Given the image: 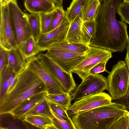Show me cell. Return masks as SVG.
I'll use <instances>...</instances> for the list:
<instances>
[{"mask_svg": "<svg viewBox=\"0 0 129 129\" xmlns=\"http://www.w3.org/2000/svg\"><path fill=\"white\" fill-rule=\"evenodd\" d=\"M123 0H103L95 19L97 26L90 46L103 48L112 52H122L129 42L126 23L116 18Z\"/></svg>", "mask_w": 129, "mask_h": 129, "instance_id": "6da1fadb", "label": "cell"}, {"mask_svg": "<svg viewBox=\"0 0 129 129\" xmlns=\"http://www.w3.org/2000/svg\"><path fill=\"white\" fill-rule=\"evenodd\" d=\"M45 91L43 82L26 66L17 74L15 84L0 101V115L11 114L24 101Z\"/></svg>", "mask_w": 129, "mask_h": 129, "instance_id": "7a4b0ae2", "label": "cell"}, {"mask_svg": "<svg viewBox=\"0 0 129 129\" xmlns=\"http://www.w3.org/2000/svg\"><path fill=\"white\" fill-rule=\"evenodd\" d=\"M128 111L122 105L112 102L73 115L71 118L77 129H110Z\"/></svg>", "mask_w": 129, "mask_h": 129, "instance_id": "3957f363", "label": "cell"}, {"mask_svg": "<svg viewBox=\"0 0 129 129\" xmlns=\"http://www.w3.org/2000/svg\"><path fill=\"white\" fill-rule=\"evenodd\" d=\"M108 73L107 90L112 100L123 97L126 94L129 88V73L125 61H118Z\"/></svg>", "mask_w": 129, "mask_h": 129, "instance_id": "277c9868", "label": "cell"}, {"mask_svg": "<svg viewBox=\"0 0 129 129\" xmlns=\"http://www.w3.org/2000/svg\"><path fill=\"white\" fill-rule=\"evenodd\" d=\"M8 6L10 21L18 46L32 36L27 14L19 8L16 0H12Z\"/></svg>", "mask_w": 129, "mask_h": 129, "instance_id": "5b68a950", "label": "cell"}, {"mask_svg": "<svg viewBox=\"0 0 129 129\" xmlns=\"http://www.w3.org/2000/svg\"><path fill=\"white\" fill-rule=\"evenodd\" d=\"M112 57L111 52L103 48L90 46L86 52L85 58L72 72L76 74L82 81L83 80L89 75L90 70L94 66L101 62L108 61Z\"/></svg>", "mask_w": 129, "mask_h": 129, "instance_id": "8992f818", "label": "cell"}, {"mask_svg": "<svg viewBox=\"0 0 129 129\" xmlns=\"http://www.w3.org/2000/svg\"><path fill=\"white\" fill-rule=\"evenodd\" d=\"M36 56L64 92L70 93L74 91L76 85L72 73L65 71L45 53H40Z\"/></svg>", "mask_w": 129, "mask_h": 129, "instance_id": "52a82bcc", "label": "cell"}, {"mask_svg": "<svg viewBox=\"0 0 129 129\" xmlns=\"http://www.w3.org/2000/svg\"><path fill=\"white\" fill-rule=\"evenodd\" d=\"M107 78L101 74L89 75L76 87L72 93V101H75L89 95L107 90Z\"/></svg>", "mask_w": 129, "mask_h": 129, "instance_id": "ba28073f", "label": "cell"}, {"mask_svg": "<svg viewBox=\"0 0 129 129\" xmlns=\"http://www.w3.org/2000/svg\"><path fill=\"white\" fill-rule=\"evenodd\" d=\"M110 95L103 92L87 96L75 101L67 110L70 117L77 115L112 102Z\"/></svg>", "mask_w": 129, "mask_h": 129, "instance_id": "9c48e42d", "label": "cell"}, {"mask_svg": "<svg viewBox=\"0 0 129 129\" xmlns=\"http://www.w3.org/2000/svg\"><path fill=\"white\" fill-rule=\"evenodd\" d=\"M27 67L42 81L47 94H59L65 92L36 55L27 59Z\"/></svg>", "mask_w": 129, "mask_h": 129, "instance_id": "30bf717a", "label": "cell"}, {"mask_svg": "<svg viewBox=\"0 0 129 129\" xmlns=\"http://www.w3.org/2000/svg\"><path fill=\"white\" fill-rule=\"evenodd\" d=\"M45 53L68 73H72L74 69L86 56V52L81 53L53 49L47 50Z\"/></svg>", "mask_w": 129, "mask_h": 129, "instance_id": "8fae6325", "label": "cell"}, {"mask_svg": "<svg viewBox=\"0 0 129 129\" xmlns=\"http://www.w3.org/2000/svg\"><path fill=\"white\" fill-rule=\"evenodd\" d=\"M0 45L8 51L17 46L10 21L8 5L0 6Z\"/></svg>", "mask_w": 129, "mask_h": 129, "instance_id": "7c38bea8", "label": "cell"}, {"mask_svg": "<svg viewBox=\"0 0 129 129\" xmlns=\"http://www.w3.org/2000/svg\"><path fill=\"white\" fill-rule=\"evenodd\" d=\"M70 23L66 17L56 28L48 32L41 34L37 41L41 52L46 51L53 44L65 40Z\"/></svg>", "mask_w": 129, "mask_h": 129, "instance_id": "4fadbf2b", "label": "cell"}, {"mask_svg": "<svg viewBox=\"0 0 129 129\" xmlns=\"http://www.w3.org/2000/svg\"><path fill=\"white\" fill-rule=\"evenodd\" d=\"M54 0H24V5L30 13H49L54 11L56 6Z\"/></svg>", "mask_w": 129, "mask_h": 129, "instance_id": "5bb4252c", "label": "cell"}, {"mask_svg": "<svg viewBox=\"0 0 129 129\" xmlns=\"http://www.w3.org/2000/svg\"><path fill=\"white\" fill-rule=\"evenodd\" d=\"M47 94L45 91L36 94L22 103L11 114L15 119L23 120L26 113L45 98Z\"/></svg>", "mask_w": 129, "mask_h": 129, "instance_id": "9a60e30c", "label": "cell"}, {"mask_svg": "<svg viewBox=\"0 0 129 129\" xmlns=\"http://www.w3.org/2000/svg\"><path fill=\"white\" fill-rule=\"evenodd\" d=\"M8 65L17 74L27 66V59L17 46L8 51Z\"/></svg>", "mask_w": 129, "mask_h": 129, "instance_id": "2e32d148", "label": "cell"}, {"mask_svg": "<svg viewBox=\"0 0 129 129\" xmlns=\"http://www.w3.org/2000/svg\"><path fill=\"white\" fill-rule=\"evenodd\" d=\"M90 46L82 43L70 42L65 40L61 42L53 44L47 50L53 49L59 51L84 53H86L89 49Z\"/></svg>", "mask_w": 129, "mask_h": 129, "instance_id": "e0dca14e", "label": "cell"}, {"mask_svg": "<svg viewBox=\"0 0 129 129\" xmlns=\"http://www.w3.org/2000/svg\"><path fill=\"white\" fill-rule=\"evenodd\" d=\"M82 11L70 23L65 40L70 42L81 43V28L83 22Z\"/></svg>", "mask_w": 129, "mask_h": 129, "instance_id": "ac0fdd59", "label": "cell"}, {"mask_svg": "<svg viewBox=\"0 0 129 129\" xmlns=\"http://www.w3.org/2000/svg\"><path fill=\"white\" fill-rule=\"evenodd\" d=\"M17 46L26 59L36 56L41 52L37 41L32 36L21 43Z\"/></svg>", "mask_w": 129, "mask_h": 129, "instance_id": "d6986e66", "label": "cell"}, {"mask_svg": "<svg viewBox=\"0 0 129 129\" xmlns=\"http://www.w3.org/2000/svg\"><path fill=\"white\" fill-rule=\"evenodd\" d=\"M101 4L100 0H85L82 11L83 22L95 19Z\"/></svg>", "mask_w": 129, "mask_h": 129, "instance_id": "ffe728a7", "label": "cell"}, {"mask_svg": "<svg viewBox=\"0 0 129 129\" xmlns=\"http://www.w3.org/2000/svg\"><path fill=\"white\" fill-rule=\"evenodd\" d=\"M23 120L37 128L55 129L52 120L48 117L40 115H31L24 117Z\"/></svg>", "mask_w": 129, "mask_h": 129, "instance_id": "44dd1931", "label": "cell"}, {"mask_svg": "<svg viewBox=\"0 0 129 129\" xmlns=\"http://www.w3.org/2000/svg\"><path fill=\"white\" fill-rule=\"evenodd\" d=\"M96 26L97 22L95 19L83 22L81 28V43L90 46V40L95 34Z\"/></svg>", "mask_w": 129, "mask_h": 129, "instance_id": "7402d4cb", "label": "cell"}, {"mask_svg": "<svg viewBox=\"0 0 129 129\" xmlns=\"http://www.w3.org/2000/svg\"><path fill=\"white\" fill-rule=\"evenodd\" d=\"M16 74H17L8 65L5 66L0 72V101L7 93L11 77Z\"/></svg>", "mask_w": 129, "mask_h": 129, "instance_id": "603a6c76", "label": "cell"}, {"mask_svg": "<svg viewBox=\"0 0 129 129\" xmlns=\"http://www.w3.org/2000/svg\"><path fill=\"white\" fill-rule=\"evenodd\" d=\"M1 114L0 129L27 128L25 122L23 120L14 118L12 116L10 117L8 114Z\"/></svg>", "mask_w": 129, "mask_h": 129, "instance_id": "cb8c5ba5", "label": "cell"}, {"mask_svg": "<svg viewBox=\"0 0 129 129\" xmlns=\"http://www.w3.org/2000/svg\"><path fill=\"white\" fill-rule=\"evenodd\" d=\"M45 98L49 102L59 105L67 110L72 105L71 95L67 92L59 94H47Z\"/></svg>", "mask_w": 129, "mask_h": 129, "instance_id": "d4e9b609", "label": "cell"}, {"mask_svg": "<svg viewBox=\"0 0 129 129\" xmlns=\"http://www.w3.org/2000/svg\"><path fill=\"white\" fill-rule=\"evenodd\" d=\"M31 115L43 116L52 119L54 117L49 107V103L45 98L27 112L24 117Z\"/></svg>", "mask_w": 129, "mask_h": 129, "instance_id": "484cf974", "label": "cell"}, {"mask_svg": "<svg viewBox=\"0 0 129 129\" xmlns=\"http://www.w3.org/2000/svg\"><path fill=\"white\" fill-rule=\"evenodd\" d=\"M85 0H72L66 11V17L70 23L82 11Z\"/></svg>", "mask_w": 129, "mask_h": 129, "instance_id": "4316f807", "label": "cell"}, {"mask_svg": "<svg viewBox=\"0 0 129 129\" xmlns=\"http://www.w3.org/2000/svg\"><path fill=\"white\" fill-rule=\"evenodd\" d=\"M27 19L32 36L37 41L41 34L40 16L39 14H27Z\"/></svg>", "mask_w": 129, "mask_h": 129, "instance_id": "83f0119b", "label": "cell"}, {"mask_svg": "<svg viewBox=\"0 0 129 129\" xmlns=\"http://www.w3.org/2000/svg\"><path fill=\"white\" fill-rule=\"evenodd\" d=\"M55 10L51 12L39 14L40 16L41 34L47 33L50 31Z\"/></svg>", "mask_w": 129, "mask_h": 129, "instance_id": "f1b7e54d", "label": "cell"}, {"mask_svg": "<svg viewBox=\"0 0 129 129\" xmlns=\"http://www.w3.org/2000/svg\"><path fill=\"white\" fill-rule=\"evenodd\" d=\"M51 112L54 116L52 121L56 129H77L72 120L66 121Z\"/></svg>", "mask_w": 129, "mask_h": 129, "instance_id": "f546056e", "label": "cell"}, {"mask_svg": "<svg viewBox=\"0 0 129 129\" xmlns=\"http://www.w3.org/2000/svg\"><path fill=\"white\" fill-rule=\"evenodd\" d=\"M55 11L50 31L57 27L66 17V11L63 10L62 5H56Z\"/></svg>", "mask_w": 129, "mask_h": 129, "instance_id": "4dcf8cb0", "label": "cell"}, {"mask_svg": "<svg viewBox=\"0 0 129 129\" xmlns=\"http://www.w3.org/2000/svg\"><path fill=\"white\" fill-rule=\"evenodd\" d=\"M49 103V106L51 110L61 118L66 121L72 120L68 115L67 110L57 104Z\"/></svg>", "mask_w": 129, "mask_h": 129, "instance_id": "1f68e13d", "label": "cell"}, {"mask_svg": "<svg viewBox=\"0 0 129 129\" xmlns=\"http://www.w3.org/2000/svg\"><path fill=\"white\" fill-rule=\"evenodd\" d=\"M121 20L129 24V3L123 2L117 10Z\"/></svg>", "mask_w": 129, "mask_h": 129, "instance_id": "d6a6232c", "label": "cell"}, {"mask_svg": "<svg viewBox=\"0 0 129 129\" xmlns=\"http://www.w3.org/2000/svg\"><path fill=\"white\" fill-rule=\"evenodd\" d=\"M129 129V115L127 113L119 119L110 129Z\"/></svg>", "mask_w": 129, "mask_h": 129, "instance_id": "836d02e7", "label": "cell"}, {"mask_svg": "<svg viewBox=\"0 0 129 129\" xmlns=\"http://www.w3.org/2000/svg\"><path fill=\"white\" fill-rule=\"evenodd\" d=\"M8 51L0 46V72L5 66L8 65Z\"/></svg>", "mask_w": 129, "mask_h": 129, "instance_id": "e575fe53", "label": "cell"}, {"mask_svg": "<svg viewBox=\"0 0 129 129\" xmlns=\"http://www.w3.org/2000/svg\"><path fill=\"white\" fill-rule=\"evenodd\" d=\"M107 62V61H103L97 64L90 70L89 75L98 74L104 72H106L108 73L109 72L106 70V68Z\"/></svg>", "mask_w": 129, "mask_h": 129, "instance_id": "d590c367", "label": "cell"}, {"mask_svg": "<svg viewBox=\"0 0 129 129\" xmlns=\"http://www.w3.org/2000/svg\"><path fill=\"white\" fill-rule=\"evenodd\" d=\"M126 49V52L125 58V61L129 73V42Z\"/></svg>", "mask_w": 129, "mask_h": 129, "instance_id": "8d00e7d4", "label": "cell"}, {"mask_svg": "<svg viewBox=\"0 0 129 129\" xmlns=\"http://www.w3.org/2000/svg\"><path fill=\"white\" fill-rule=\"evenodd\" d=\"M12 0H0V6H5L8 5Z\"/></svg>", "mask_w": 129, "mask_h": 129, "instance_id": "74e56055", "label": "cell"}, {"mask_svg": "<svg viewBox=\"0 0 129 129\" xmlns=\"http://www.w3.org/2000/svg\"><path fill=\"white\" fill-rule=\"evenodd\" d=\"M56 6L62 5L63 0H54Z\"/></svg>", "mask_w": 129, "mask_h": 129, "instance_id": "f35d334b", "label": "cell"}, {"mask_svg": "<svg viewBox=\"0 0 129 129\" xmlns=\"http://www.w3.org/2000/svg\"><path fill=\"white\" fill-rule=\"evenodd\" d=\"M123 2L129 3V0H123Z\"/></svg>", "mask_w": 129, "mask_h": 129, "instance_id": "ab89813d", "label": "cell"}, {"mask_svg": "<svg viewBox=\"0 0 129 129\" xmlns=\"http://www.w3.org/2000/svg\"><path fill=\"white\" fill-rule=\"evenodd\" d=\"M127 113L129 115V111H128V112H127Z\"/></svg>", "mask_w": 129, "mask_h": 129, "instance_id": "60d3db41", "label": "cell"}]
</instances>
